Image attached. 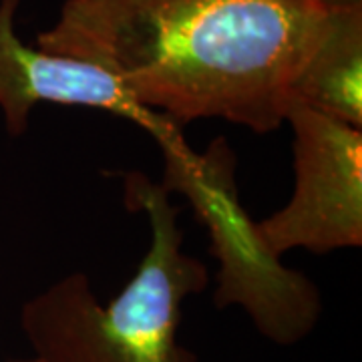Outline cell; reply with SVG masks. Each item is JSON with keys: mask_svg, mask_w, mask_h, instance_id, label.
I'll return each instance as SVG.
<instances>
[{"mask_svg": "<svg viewBox=\"0 0 362 362\" xmlns=\"http://www.w3.org/2000/svg\"><path fill=\"white\" fill-rule=\"evenodd\" d=\"M338 6V4H337ZM334 6L302 0H66L37 47L101 66L173 123H284Z\"/></svg>", "mask_w": 362, "mask_h": 362, "instance_id": "obj_1", "label": "cell"}, {"mask_svg": "<svg viewBox=\"0 0 362 362\" xmlns=\"http://www.w3.org/2000/svg\"><path fill=\"white\" fill-rule=\"evenodd\" d=\"M296 187L280 211L256 223L259 244L280 258L288 250L328 254L362 246V129L290 101Z\"/></svg>", "mask_w": 362, "mask_h": 362, "instance_id": "obj_3", "label": "cell"}, {"mask_svg": "<svg viewBox=\"0 0 362 362\" xmlns=\"http://www.w3.org/2000/svg\"><path fill=\"white\" fill-rule=\"evenodd\" d=\"M21 0H0V109L11 135L18 137L37 105L90 107L125 117L151 131L161 145L181 139L177 125L145 109L101 66L33 49L16 35L14 18Z\"/></svg>", "mask_w": 362, "mask_h": 362, "instance_id": "obj_4", "label": "cell"}, {"mask_svg": "<svg viewBox=\"0 0 362 362\" xmlns=\"http://www.w3.org/2000/svg\"><path fill=\"white\" fill-rule=\"evenodd\" d=\"M312 4H322V6H337V4H350V2H361V0H302Z\"/></svg>", "mask_w": 362, "mask_h": 362, "instance_id": "obj_6", "label": "cell"}, {"mask_svg": "<svg viewBox=\"0 0 362 362\" xmlns=\"http://www.w3.org/2000/svg\"><path fill=\"white\" fill-rule=\"evenodd\" d=\"M290 101L362 129V0L332 8L292 83Z\"/></svg>", "mask_w": 362, "mask_h": 362, "instance_id": "obj_5", "label": "cell"}, {"mask_svg": "<svg viewBox=\"0 0 362 362\" xmlns=\"http://www.w3.org/2000/svg\"><path fill=\"white\" fill-rule=\"evenodd\" d=\"M127 175V199L147 211L151 246L121 294L101 306L85 274L49 286L23 308L35 350L28 362H195L177 344L181 306L207 286V270L183 252L169 189Z\"/></svg>", "mask_w": 362, "mask_h": 362, "instance_id": "obj_2", "label": "cell"}]
</instances>
